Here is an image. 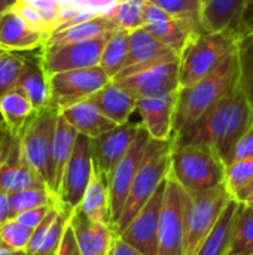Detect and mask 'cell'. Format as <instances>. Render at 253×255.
Listing matches in <instances>:
<instances>
[{"label":"cell","instance_id":"1","mask_svg":"<svg viewBox=\"0 0 253 255\" xmlns=\"http://www.w3.org/2000/svg\"><path fill=\"white\" fill-rule=\"evenodd\" d=\"M252 126L251 106L237 82L234 90L209 109L197 123L173 137V143L209 145L225 160L233 146Z\"/></svg>","mask_w":253,"mask_h":255},{"label":"cell","instance_id":"2","mask_svg":"<svg viewBox=\"0 0 253 255\" xmlns=\"http://www.w3.org/2000/svg\"><path fill=\"white\" fill-rule=\"evenodd\" d=\"M237 82L239 58L236 48V51H233L213 73L200 79L191 87L179 90L173 137L179 136L194 123H197L209 109L230 94Z\"/></svg>","mask_w":253,"mask_h":255},{"label":"cell","instance_id":"3","mask_svg":"<svg viewBox=\"0 0 253 255\" xmlns=\"http://www.w3.org/2000/svg\"><path fill=\"white\" fill-rule=\"evenodd\" d=\"M225 163L209 145H174L170 155L169 175L189 194L225 185Z\"/></svg>","mask_w":253,"mask_h":255},{"label":"cell","instance_id":"4","mask_svg":"<svg viewBox=\"0 0 253 255\" xmlns=\"http://www.w3.org/2000/svg\"><path fill=\"white\" fill-rule=\"evenodd\" d=\"M171 149L173 139L167 142L154 139L149 140L140 169L130 188L124 211L112 230L115 238L121 236L127 230V227L131 224L139 211L151 200V197L157 193L160 185L167 178L170 169Z\"/></svg>","mask_w":253,"mask_h":255},{"label":"cell","instance_id":"5","mask_svg":"<svg viewBox=\"0 0 253 255\" xmlns=\"http://www.w3.org/2000/svg\"><path fill=\"white\" fill-rule=\"evenodd\" d=\"M234 31H203L189 40L180 55V88L191 87L213 73L237 48Z\"/></svg>","mask_w":253,"mask_h":255},{"label":"cell","instance_id":"6","mask_svg":"<svg viewBox=\"0 0 253 255\" xmlns=\"http://www.w3.org/2000/svg\"><path fill=\"white\" fill-rule=\"evenodd\" d=\"M60 111L48 106L37 111L21 134V151L27 164L43 179L46 187L54 193V139Z\"/></svg>","mask_w":253,"mask_h":255},{"label":"cell","instance_id":"7","mask_svg":"<svg viewBox=\"0 0 253 255\" xmlns=\"http://www.w3.org/2000/svg\"><path fill=\"white\" fill-rule=\"evenodd\" d=\"M231 199L234 197L225 185L191 196L185 223L183 255H197L201 244L213 230Z\"/></svg>","mask_w":253,"mask_h":255},{"label":"cell","instance_id":"8","mask_svg":"<svg viewBox=\"0 0 253 255\" xmlns=\"http://www.w3.org/2000/svg\"><path fill=\"white\" fill-rule=\"evenodd\" d=\"M191 196L180 184L167 175L160 218L158 255H183L185 223Z\"/></svg>","mask_w":253,"mask_h":255},{"label":"cell","instance_id":"9","mask_svg":"<svg viewBox=\"0 0 253 255\" xmlns=\"http://www.w3.org/2000/svg\"><path fill=\"white\" fill-rule=\"evenodd\" d=\"M110 81L100 66L54 73L49 76L51 106L61 112L69 106L89 99Z\"/></svg>","mask_w":253,"mask_h":255},{"label":"cell","instance_id":"10","mask_svg":"<svg viewBox=\"0 0 253 255\" xmlns=\"http://www.w3.org/2000/svg\"><path fill=\"white\" fill-rule=\"evenodd\" d=\"M110 34L112 33H106L84 42L42 48L39 55L45 73L51 76L60 72L100 66L101 54Z\"/></svg>","mask_w":253,"mask_h":255},{"label":"cell","instance_id":"11","mask_svg":"<svg viewBox=\"0 0 253 255\" xmlns=\"http://www.w3.org/2000/svg\"><path fill=\"white\" fill-rule=\"evenodd\" d=\"M112 81L137 99L176 93L180 90V58L137 69Z\"/></svg>","mask_w":253,"mask_h":255},{"label":"cell","instance_id":"12","mask_svg":"<svg viewBox=\"0 0 253 255\" xmlns=\"http://www.w3.org/2000/svg\"><path fill=\"white\" fill-rule=\"evenodd\" d=\"M42 187H46V184L24 160L21 137L10 134L0 126V190L13 194Z\"/></svg>","mask_w":253,"mask_h":255},{"label":"cell","instance_id":"13","mask_svg":"<svg viewBox=\"0 0 253 255\" xmlns=\"http://www.w3.org/2000/svg\"><path fill=\"white\" fill-rule=\"evenodd\" d=\"M92 169L94 164L91 154V139L79 134L58 191L60 208L73 212L81 206L84 194L91 181Z\"/></svg>","mask_w":253,"mask_h":255},{"label":"cell","instance_id":"14","mask_svg":"<svg viewBox=\"0 0 253 255\" xmlns=\"http://www.w3.org/2000/svg\"><path fill=\"white\" fill-rule=\"evenodd\" d=\"M151 136L149 133L145 130V127L142 126L133 145L130 146L128 152L125 154V157L118 163V166L115 167V170L110 175L109 179V202H110V215H112V230L115 227V224L118 223L130 188L133 185V181L140 169V164L143 161L146 148L149 145Z\"/></svg>","mask_w":253,"mask_h":255},{"label":"cell","instance_id":"15","mask_svg":"<svg viewBox=\"0 0 253 255\" xmlns=\"http://www.w3.org/2000/svg\"><path fill=\"white\" fill-rule=\"evenodd\" d=\"M140 127L142 124L128 121L125 124L116 126L110 131L95 139H91V154H92L94 169L104 179L107 187L112 172L128 152Z\"/></svg>","mask_w":253,"mask_h":255},{"label":"cell","instance_id":"16","mask_svg":"<svg viewBox=\"0 0 253 255\" xmlns=\"http://www.w3.org/2000/svg\"><path fill=\"white\" fill-rule=\"evenodd\" d=\"M164 190L166 179L160 185L157 193L151 197V200L139 211L127 230L121 236H118L143 255H158V232Z\"/></svg>","mask_w":253,"mask_h":255},{"label":"cell","instance_id":"17","mask_svg":"<svg viewBox=\"0 0 253 255\" xmlns=\"http://www.w3.org/2000/svg\"><path fill=\"white\" fill-rule=\"evenodd\" d=\"M177 94L179 91L137 99V112L140 114L142 126L149 133L151 139L161 142L173 139Z\"/></svg>","mask_w":253,"mask_h":255},{"label":"cell","instance_id":"18","mask_svg":"<svg viewBox=\"0 0 253 255\" xmlns=\"http://www.w3.org/2000/svg\"><path fill=\"white\" fill-rule=\"evenodd\" d=\"M143 27L154 37H157L161 43L171 48L179 57L182 55V52L186 48V45L189 43V40L197 36L185 24L174 19L166 10H163L161 7H158L157 4H154L151 1H148L146 10H145Z\"/></svg>","mask_w":253,"mask_h":255},{"label":"cell","instance_id":"19","mask_svg":"<svg viewBox=\"0 0 253 255\" xmlns=\"http://www.w3.org/2000/svg\"><path fill=\"white\" fill-rule=\"evenodd\" d=\"M180 58L171 48L161 43L145 27L130 31V48L124 70L119 75L130 73L137 69H143L161 61ZM118 75V76H119Z\"/></svg>","mask_w":253,"mask_h":255},{"label":"cell","instance_id":"20","mask_svg":"<svg viewBox=\"0 0 253 255\" xmlns=\"http://www.w3.org/2000/svg\"><path fill=\"white\" fill-rule=\"evenodd\" d=\"M46 36L25 22L13 9L3 18L0 24V48L7 52H22L42 49Z\"/></svg>","mask_w":253,"mask_h":255},{"label":"cell","instance_id":"21","mask_svg":"<svg viewBox=\"0 0 253 255\" xmlns=\"http://www.w3.org/2000/svg\"><path fill=\"white\" fill-rule=\"evenodd\" d=\"M86 100H89L103 115L112 120L116 126L128 123L131 114L137 111V97L130 94L113 81L106 84L101 90H98Z\"/></svg>","mask_w":253,"mask_h":255},{"label":"cell","instance_id":"22","mask_svg":"<svg viewBox=\"0 0 253 255\" xmlns=\"http://www.w3.org/2000/svg\"><path fill=\"white\" fill-rule=\"evenodd\" d=\"M16 90L21 91L31 102L36 111H42L51 106L49 76L42 67L40 55L25 57V63L19 75Z\"/></svg>","mask_w":253,"mask_h":255},{"label":"cell","instance_id":"23","mask_svg":"<svg viewBox=\"0 0 253 255\" xmlns=\"http://www.w3.org/2000/svg\"><path fill=\"white\" fill-rule=\"evenodd\" d=\"M60 114L70 126L76 128L79 134H84L89 139H95L116 127V124L106 115H103L89 100H84L73 106H69Z\"/></svg>","mask_w":253,"mask_h":255},{"label":"cell","instance_id":"24","mask_svg":"<svg viewBox=\"0 0 253 255\" xmlns=\"http://www.w3.org/2000/svg\"><path fill=\"white\" fill-rule=\"evenodd\" d=\"M27 3H31L34 0H22ZM60 4V16L57 22V28L52 34L84 22L86 19L109 15L112 9L118 4L119 0H57Z\"/></svg>","mask_w":253,"mask_h":255},{"label":"cell","instance_id":"25","mask_svg":"<svg viewBox=\"0 0 253 255\" xmlns=\"http://www.w3.org/2000/svg\"><path fill=\"white\" fill-rule=\"evenodd\" d=\"M201 19L204 31H236L245 0H201Z\"/></svg>","mask_w":253,"mask_h":255},{"label":"cell","instance_id":"26","mask_svg":"<svg viewBox=\"0 0 253 255\" xmlns=\"http://www.w3.org/2000/svg\"><path fill=\"white\" fill-rule=\"evenodd\" d=\"M36 112L37 111L34 109L31 102L15 88L0 100V126L6 128L10 134L21 137L22 131L33 120Z\"/></svg>","mask_w":253,"mask_h":255},{"label":"cell","instance_id":"27","mask_svg":"<svg viewBox=\"0 0 253 255\" xmlns=\"http://www.w3.org/2000/svg\"><path fill=\"white\" fill-rule=\"evenodd\" d=\"M240 202L231 199V202L224 209L216 226L209 233V236L201 244L197 255H228L231 247L233 229L240 209Z\"/></svg>","mask_w":253,"mask_h":255},{"label":"cell","instance_id":"28","mask_svg":"<svg viewBox=\"0 0 253 255\" xmlns=\"http://www.w3.org/2000/svg\"><path fill=\"white\" fill-rule=\"evenodd\" d=\"M78 209L94 223H101L109 227L112 226L109 187L104 182V179L97 173L95 169H92L91 181L88 184V188Z\"/></svg>","mask_w":253,"mask_h":255},{"label":"cell","instance_id":"29","mask_svg":"<svg viewBox=\"0 0 253 255\" xmlns=\"http://www.w3.org/2000/svg\"><path fill=\"white\" fill-rule=\"evenodd\" d=\"M116 30H119V28L112 22V19L107 15H101V16L86 19L84 22L70 25L55 34H52L46 40L45 46H60V45H67V43L84 42V40H89V39L98 37L106 33H113Z\"/></svg>","mask_w":253,"mask_h":255},{"label":"cell","instance_id":"30","mask_svg":"<svg viewBox=\"0 0 253 255\" xmlns=\"http://www.w3.org/2000/svg\"><path fill=\"white\" fill-rule=\"evenodd\" d=\"M79 133L73 126H70L64 117L60 114L55 128V139H54V151H52V163H54V193L58 197V191L61 187L64 170L70 161L73 154L76 140Z\"/></svg>","mask_w":253,"mask_h":255},{"label":"cell","instance_id":"31","mask_svg":"<svg viewBox=\"0 0 253 255\" xmlns=\"http://www.w3.org/2000/svg\"><path fill=\"white\" fill-rule=\"evenodd\" d=\"M130 48V31L116 30L110 34L100 60V67L107 73L110 79H115L125 67Z\"/></svg>","mask_w":253,"mask_h":255},{"label":"cell","instance_id":"32","mask_svg":"<svg viewBox=\"0 0 253 255\" xmlns=\"http://www.w3.org/2000/svg\"><path fill=\"white\" fill-rule=\"evenodd\" d=\"M157 4L163 10H166L170 16L185 24L195 34L204 31L203 19H201V0H149Z\"/></svg>","mask_w":253,"mask_h":255},{"label":"cell","instance_id":"33","mask_svg":"<svg viewBox=\"0 0 253 255\" xmlns=\"http://www.w3.org/2000/svg\"><path fill=\"white\" fill-rule=\"evenodd\" d=\"M237 58H239V85L253 114V31L239 37Z\"/></svg>","mask_w":253,"mask_h":255},{"label":"cell","instance_id":"34","mask_svg":"<svg viewBox=\"0 0 253 255\" xmlns=\"http://www.w3.org/2000/svg\"><path fill=\"white\" fill-rule=\"evenodd\" d=\"M10 215L12 218L21 212L42 208V206H60L58 197L52 194L46 187L42 188H28L13 194H9Z\"/></svg>","mask_w":253,"mask_h":255},{"label":"cell","instance_id":"35","mask_svg":"<svg viewBox=\"0 0 253 255\" xmlns=\"http://www.w3.org/2000/svg\"><path fill=\"white\" fill-rule=\"evenodd\" d=\"M230 253L237 255H253V209L245 203L240 205L231 238Z\"/></svg>","mask_w":253,"mask_h":255},{"label":"cell","instance_id":"36","mask_svg":"<svg viewBox=\"0 0 253 255\" xmlns=\"http://www.w3.org/2000/svg\"><path fill=\"white\" fill-rule=\"evenodd\" d=\"M149 0H119L107 15L112 22L122 30H136L143 27L145 10Z\"/></svg>","mask_w":253,"mask_h":255},{"label":"cell","instance_id":"37","mask_svg":"<svg viewBox=\"0 0 253 255\" xmlns=\"http://www.w3.org/2000/svg\"><path fill=\"white\" fill-rule=\"evenodd\" d=\"M31 235L33 229L10 218L0 226V248L7 251H25Z\"/></svg>","mask_w":253,"mask_h":255},{"label":"cell","instance_id":"38","mask_svg":"<svg viewBox=\"0 0 253 255\" xmlns=\"http://www.w3.org/2000/svg\"><path fill=\"white\" fill-rule=\"evenodd\" d=\"M25 57L18 52H4L0 57V100L16 88Z\"/></svg>","mask_w":253,"mask_h":255},{"label":"cell","instance_id":"39","mask_svg":"<svg viewBox=\"0 0 253 255\" xmlns=\"http://www.w3.org/2000/svg\"><path fill=\"white\" fill-rule=\"evenodd\" d=\"M253 178V158L236 161L225 169V187L234 197Z\"/></svg>","mask_w":253,"mask_h":255},{"label":"cell","instance_id":"40","mask_svg":"<svg viewBox=\"0 0 253 255\" xmlns=\"http://www.w3.org/2000/svg\"><path fill=\"white\" fill-rule=\"evenodd\" d=\"M253 158V126L240 137V140L233 146L231 152L224 160L225 166H230L236 161Z\"/></svg>","mask_w":253,"mask_h":255},{"label":"cell","instance_id":"41","mask_svg":"<svg viewBox=\"0 0 253 255\" xmlns=\"http://www.w3.org/2000/svg\"><path fill=\"white\" fill-rule=\"evenodd\" d=\"M15 12L19 13V16L28 22L33 28L39 30L40 33H43L46 36V40H48V30H46V24L42 18V15L39 13V10L31 4V3H27V1H22V0H18V3L15 4L13 7Z\"/></svg>","mask_w":253,"mask_h":255},{"label":"cell","instance_id":"42","mask_svg":"<svg viewBox=\"0 0 253 255\" xmlns=\"http://www.w3.org/2000/svg\"><path fill=\"white\" fill-rule=\"evenodd\" d=\"M55 208V206H42V208H36V209H30V211H25V212H21L18 214L16 217H13L18 223L30 227V229H36L45 218L46 215L49 214V211Z\"/></svg>","mask_w":253,"mask_h":255},{"label":"cell","instance_id":"43","mask_svg":"<svg viewBox=\"0 0 253 255\" xmlns=\"http://www.w3.org/2000/svg\"><path fill=\"white\" fill-rule=\"evenodd\" d=\"M253 31V0H245V6H243V12H242V18L240 22L236 28V36L242 37L248 33Z\"/></svg>","mask_w":253,"mask_h":255},{"label":"cell","instance_id":"44","mask_svg":"<svg viewBox=\"0 0 253 255\" xmlns=\"http://www.w3.org/2000/svg\"><path fill=\"white\" fill-rule=\"evenodd\" d=\"M57 255H82L79 251L78 244H76L75 233L70 227V223H69V227L66 229V233H64L61 244L57 250Z\"/></svg>","mask_w":253,"mask_h":255},{"label":"cell","instance_id":"45","mask_svg":"<svg viewBox=\"0 0 253 255\" xmlns=\"http://www.w3.org/2000/svg\"><path fill=\"white\" fill-rule=\"evenodd\" d=\"M109 255H143L139 253L136 248H133L131 245H128L127 242H124L121 238H113L112 242V248H110V254Z\"/></svg>","mask_w":253,"mask_h":255},{"label":"cell","instance_id":"46","mask_svg":"<svg viewBox=\"0 0 253 255\" xmlns=\"http://www.w3.org/2000/svg\"><path fill=\"white\" fill-rule=\"evenodd\" d=\"M10 203H9V194L6 191L0 190V226L10 220Z\"/></svg>","mask_w":253,"mask_h":255},{"label":"cell","instance_id":"47","mask_svg":"<svg viewBox=\"0 0 253 255\" xmlns=\"http://www.w3.org/2000/svg\"><path fill=\"white\" fill-rule=\"evenodd\" d=\"M253 196V178L252 181L245 187V188H242L236 196H234V199L237 200V202H240V203H245L249 197H252Z\"/></svg>","mask_w":253,"mask_h":255},{"label":"cell","instance_id":"48","mask_svg":"<svg viewBox=\"0 0 253 255\" xmlns=\"http://www.w3.org/2000/svg\"><path fill=\"white\" fill-rule=\"evenodd\" d=\"M16 3H18V0H0V24H1L3 18L15 7Z\"/></svg>","mask_w":253,"mask_h":255},{"label":"cell","instance_id":"49","mask_svg":"<svg viewBox=\"0 0 253 255\" xmlns=\"http://www.w3.org/2000/svg\"><path fill=\"white\" fill-rule=\"evenodd\" d=\"M0 255H27L25 251H7L0 248Z\"/></svg>","mask_w":253,"mask_h":255},{"label":"cell","instance_id":"50","mask_svg":"<svg viewBox=\"0 0 253 255\" xmlns=\"http://www.w3.org/2000/svg\"><path fill=\"white\" fill-rule=\"evenodd\" d=\"M245 205L248 206V208H251V209H253V196L252 197H249L246 202H245Z\"/></svg>","mask_w":253,"mask_h":255},{"label":"cell","instance_id":"51","mask_svg":"<svg viewBox=\"0 0 253 255\" xmlns=\"http://www.w3.org/2000/svg\"><path fill=\"white\" fill-rule=\"evenodd\" d=\"M33 255H57V253H36Z\"/></svg>","mask_w":253,"mask_h":255},{"label":"cell","instance_id":"52","mask_svg":"<svg viewBox=\"0 0 253 255\" xmlns=\"http://www.w3.org/2000/svg\"><path fill=\"white\" fill-rule=\"evenodd\" d=\"M4 52H7V51H4V49H3V48H0V57H1V55H3V54H4Z\"/></svg>","mask_w":253,"mask_h":255},{"label":"cell","instance_id":"53","mask_svg":"<svg viewBox=\"0 0 253 255\" xmlns=\"http://www.w3.org/2000/svg\"><path fill=\"white\" fill-rule=\"evenodd\" d=\"M228 255H237V254H231V253H230V254H228Z\"/></svg>","mask_w":253,"mask_h":255}]
</instances>
